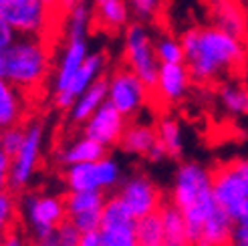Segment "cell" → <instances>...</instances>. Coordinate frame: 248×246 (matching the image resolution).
<instances>
[{"label": "cell", "instance_id": "cell-1", "mask_svg": "<svg viewBox=\"0 0 248 246\" xmlns=\"http://www.w3.org/2000/svg\"><path fill=\"white\" fill-rule=\"evenodd\" d=\"M184 51V67L190 79L198 83L220 81L244 63L242 39H236L218 27L190 29L180 39Z\"/></svg>", "mask_w": 248, "mask_h": 246}, {"label": "cell", "instance_id": "cell-2", "mask_svg": "<svg viewBox=\"0 0 248 246\" xmlns=\"http://www.w3.org/2000/svg\"><path fill=\"white\" fill-rule=\"evenodd\" d=\"M170 202L176 204L184 216L188 244H196L200 240L204 220L216 208L212 188H210V169L194 162L184 164L176 171Z\"/></svg>", "mask_w": 248, "mask_h": 246}, {"label": "cell", "instance_id": "cell-3", "mask_svg": "<svg viewBox=\"0 0 248 246\" xmlns=\"http://www.w3.org/2000/svg\"><path fill=\"white\" fill-rule=\"evenodd\" d=\"M2 79L20 91H32L45 83L48 75V51L39 36H20L0 53Z\"/></svg>", "mask_w": 248, "mask_h": 246}, {"label": "cell", "instance_id": "cell-4", "mask_svg": "<svg viewBox=\"0 0 248 246\" xmlns=\"http://www.w3.org/2000/svg\"><path fill=\"white\" fill-rule=\"evenodd\" d=\"M212 198L234 222L248 220V164L246 159H232L210 171Z\"/></svg>", "mask_w": 248, "mask_h": 246}, {"label": "cell", "instance_id": "cell-5", "mask_svg": "<svg viewBox=\"0 0 248 246\" xmlns=\"http://www.w3.org/2000/svg\"><path fill=\"white\" fill-rule=\"evenodd\" d=\"M57 6L48 0H0V20L22 36H41L55 20Z\"/></svg>", "mask_w": 248, "mask_h": 246}, {"label": "cell", "instance_id": "cell-6", "mask_svg": "<svg viewBox=\"0 0 248 246\" xmlns=\"http://www.w3.org/2000/svg\"><path fill=\"white\" fill-rule=\"evenodd\" d=\"M123 63L138 77L147 91H154L159 63L155 59L154 41L141 22H129L123 36Z\"/></svg>", "mask_w": 248, "mask_h": 246}, {"label": "cell", "instance_id": "cell-7", "mask_svg": "<svg viewBox=\"0 0 248 246\" xmlns=\"http://www.w3.org/2000/svg\"><path fill=\"white\" fill-rule=\"evenodd\" d=\"M43 123L41 121H31L24 127V139L18 152L10 157V180H8V190L16 194L24 190L31 184L36 166L41 162L43 154Z\"/></svg>", "mask_w": 248, "mask_h": 246}, {"label": "cell", "instance_id": "cell-8", "mask_svg": "<svg viewBox=\"0 0 248 246\" xmlns=\"http://www.w3.org/2000/svg\"><path fill=\"white\" fill-rule=\"evenodd\" d=\"M121 180V169L115 159L101 157L97 162L87 164H73L65 171V184L71 192H91L99 190L105 192L115 188Z\"/></svg>", "mask_w": 248, "mask_h": 246}, {"label": "cell", "instance_id": "cell-9", "mask_svg": "<svg viewBox=\"0 0 248 246\" xmlns=\"http://www.w3.org/2000/svg\"><path fill=\"white\" fill-rule=\"evenodd\" d=\"M105 81H107V101L125 119L133 117L145 105L150 91L125 65L117 67Z\"/></svg>", "mask_w": 248, "mask_h": 246}, {"label": "cell", "instance_id": "cell-10", "mask_svg": "<svg viewBox=\"0 0 248 246\" xmlns=\"http://www.w3.org/2000/svg\"><path fill=\"white\" fill-rule=\"evenodd\" d=\"M22 208H24V216L29 220V226L34 234V240L46 236L48 232H53L67 218L65 202L57 198V196L29 194L22 202Z\"/></svg>", "mask_w": 248, "mask_h": 246}, {"label": "cell", "instance_id": "cell-11", "mask_svg": "<svg viewBox=\"0 0 248 246\" xmlns=\"http://www.w3.org/2000/svg\"><path fill=\"white\" fill-rule=\"evenodd\" d=\"M119 198L135 220L157 212V208L164 202L157 186L147 176H131L125 180L119 190Z\"/></svg>", "mask_w": 248, "mask_h": 246}, {"label": "cell", "instance_id": "cell-12", "mask_svg": "<svg viewBox=\"0 0 248 246\" xmlns=\"http://www.w3.org/2000/svg\"><path fill=\"white\" fill-rule=\"evenodd\" d=\"M125 125H127V119L105 99L93 111V115L83 123V131L87 138H91L93 141L101 143L103 147L109 150L111 145L119 143V138L123 129H125Z\"/></svg>", "mask_w": 248, "mask_h": 246}, {"label": "cell", "instance_id": "cell-13", "mask_svg": "<svg viewBox=\"0 0 248 246\" xmlns=\"http://www.w3.org/2000/svg\"><path fill=\"white\" fill-rule=\"evenodd\" d=\"M105 63L107 59L103 53H93V55H87L83 65L77 69V73L69 79V83L65 85L63 91L55 93V105L59 109H63V111H67V109H71V105L75 103L77 97L89 87V85L101 77V73L105 69Z\"/></svg>", "mask_w": 248, "mask_h": 246}, {"label": "cell", "instance_id": "cell-14", "mask_svg": "<svg viewBox=\"0 0 248 246\" xmlns=\"http://www.w3.org/2000/svg\"><path fill=\"white\" fill-rule=\"evenodd\" d=\"M190 75L186 71L184 63L182 65H159L157 77L154 85V95L159 97V101L164 103H176L190 89Z\"/></svg>", "mask_w": 248, "mask_h": 246}, {"label": "cell", "instance_id": "cell-15", "mask_svg": "<svg viewBox=\"0 0 248 246\" xmlns=\"http://www.w3.org/2000/svg\"><path fill=\"white\" fill-rule=\"evenodd\" d=\"M89 55V45H87V36L77 34H67V46L61 57V63L57 67V77H55V93L63 91L69 79L75 75L77 69L83 65L85 57Z\"/></svg>", "mask_w": 248, "mask_h": 246}, {"label": "cell", "instance_id": "cell-16", "mask_svg": "<svg viewBox=\"0 0 248 246\" xmlns=\"http://www.w3.org/2000/svg\"><path fill=\"white\" fill-rule=\"evenodd\" d=\"M93 20H97L99 27L109 32H117L119 29H125L129 24L127 0H93L91 24Z\"/></svg>", "mask_w": 248, "mask_h": 246}, {"label": "cell", "instance_id": "cell-17", "mask_svg": "<svg viewBox=\"0 0 248 246\" xmlns=\"http://www.w3.org/2000/svg\"><path fill=\"white\" fill-rule=\"evenodd\" d=\"M105 99H107V81L99 77L71 105V121L77 123V125H83Z\"/></svg>", "mask_w": 248, "mask_h": 246}, {"label": "cell", "instance_id": "cell-18", "mask_svg": "<svg viewBox=\"0 0 248 246\" xmlns=\"http://www.w3.org/2000/svg\"><path fill=\"white\" fill-rule=\"evenodd\" d=\"M212 15L216 18V27L224 32L242 39L246 32V18L236 0H212Z\"/></svg>", "mask_w": 248, "mask_h": 246}, {"label": "cell", "instance_id": "cell-19", "mask_svg": "<svg viewBox=\"0 0 248 246\" xmlns=\"http://www.w3.org/2000/svg\"><path fill=\"white\" fill-rule=\"evenodd\" d=\"M234 220L216 206L210 216L204 220L202 232H200V240L206 242L208 246H228L232 238V230H234Z\"/></svg>", "mask_w": 248, "mask_h": 246}, {"label": "cell", "instance_id": "cell-20", "mask_svg": "<svg viewBox=\"0 0 248 246\" xmlns=\"http://www.w3.org/2000/svg\"><path fill=\"white\" fill-rule=\"evenodd\" d=\"M24 117V97L22 91L0 79V129L16 125Z\"/></svg>", "mask_w": 248, "mask_h": 246}, {"label": "cell", "instance_id": "cell-21", "mask_svg": "<svg viewBox=\"0 0 248 246\" xmlns=\"http://www.w3.org/2000/svg\"><path fill=\"white\" fill-rule=\"evenodd\" d=\"M155 127L147 125V123H133V125H125L119 145L123 147V152L133 154V155H147L150 150L155 145Z\"/></svg>", "mask_w": 248, "mask_h": 246}, {"label": "cell", "instance_id": "cell-22", "mask_svg": "<svg viewBox=\"0 0 248 246\" xmlns=\"http://www.w3.org/2000/svg\"><path fill=\"white\" fill-rule=\"evenodd\" d=\"M107 155V147H103L101 143L93 141L91 138H83L71 141L69 145L63 147V152L59 154V162L65 166H73V164H87V162H97Z\"/></svg>", "mask_w": 248, "mask_h": 246}, {"label": "cell", "instance_id": "cell-23", "mask_svg": "<svg viewBox=\"0 0 248 246\" xmlns=\"http://www.w3.org/2000/svg\"><path fill=\"white\" fill-rule=\"evenodd\" d=\"M159 220H162L164 228V242L173 244V246H190L188 236H186V222L180 212V208L171 202H162L157 208Z\"/></svg>", "mask_w": 248, "mask_h": 246}, {"label": "cell", "instance_id": "cell-24", "mask_svg": "<svg viewBox=\"0 0 248 246\" xmlns=\"http://www.w3.org/2000/svg\"><path fill=\"white\" fill-rule=\"evenodd\" d=\"M135 218L129 214L125 204L121 202L119 196L105 198L101 208V226L99 230H121V228H133Z\"/></svg>", "mask_w": 248, "mask_h": 246}, {"label": "cell", "instance_id": "cell-25", "mask_svg": "<svg viewBox=\"0 0 248 246\" xmlns=\"http://www.w3.org/2000/svg\"><path fill=\"white\" fill-rule=\"evenodd\" d=\"M155 138H157V143L164 147V154L168 157H180L182 155V150H184L182 129H180L176 119H170V117L159 119L157 125H155Z\"/></svg>", "mask_w": 248, "mask_h": 246}, {"label": "cell", "instance_id": "cell-26", "mask_svg": "<svg viewBox=\"0 0 248 246\" xmlns=\"http://www.w3.org/2000/svg\"><path fill=\"white\" fill-rule=\"evenodd\" d=\"M133 234L140 246H157L164 242V228L157 212L138 218L133 224Z\"/></svg>", "mask_w": 248, "mask_h": 246}, {"label": "cell", "instance_id": "cell-27", "mask_svg": "<svg viewBox=\"0 0 248 246\" xmlns=\"http://www.w3.org/2000/svg\"><path fill=\"white\" fill-rule=\"evenodd\" d=\"M65 202V214L75 216L81 212H91V210H101L103 202H105V194L99 190H91V192H71Z\"/></svg>", "mask_w": 248, "mask_h": 246}, {"label": "cell", "instance_id": "cell-28", "mask_svg": "<svg viewBox=\"0 0 248 246\" xmlns=\"http://www.w3.org/2000/svg\"><path fill=\"white\" fill-rule=\"evenodd\" d=\"M220 103H222V107H224L228 113L244 115L246 109H248V95H246V89L242 87L240 83L226 81V83L220 87Z\"/></svg>", "mask_w": 248, "mask_h": 246}, {"label": "cell", "instance_id": "cell-29", "mask_svg": "<svg viewBox=\"0 0 248 246\" xmlns=\"http://www.w3.org/2000/svg\"><path fill=\"white\" fill-rule=\"evenodd\" d=\"M155 59L159 65H182L184 63V51L180 41L171 39V36H162L154 43Z\"/></svg>", "mask_w": 248, "mask_h": 246}, {"label": "cell", "instance_id": "cell-30", "mask_svg": "<svg viewBox=\"0 0 248 246\" xmlns=\"http://www.w3.org/2000/svg\"><path fill=\"white\" fill-rule=\"evenodd\" d=\"M16 210H18V204H16L15 194H12L10 190L0 192V236L15 226Z\"/></svg>", "mask_w": 248, "mask_h": 246}, {"label": "cell", "instance_id": "cell-31", "mask_svg": "<svg viewBox=\"0 0 248 246\" xmlns=\"http://www.w3.org/2000/svg\"><path fill=\"white\" fill-rule=\"evenodd\" d=\"M24 139V127L22 123H16V125H10L6 129H0V150H2L8 157H12L18 147L22 145Z\"/></svg>", "mask_w": 248, "mask_h": 246}, {"label": "cell", "instance_id": "cell-32", "mask_svg": "<svg viewBox=\"0 0 248 246\" xmlns=\"http://www.w3.org/2000/svg\"><path fill=\"white\" fill-rule=\"evenodd\" d=\"M99 234H101V246H140L135 240L133 228L99 230Z\"/></svg>", "mask_w": 248, "mask_h": 246}, {"label": "cell", "instance_id": "cell-33", "mask_svg": "<svg viewBox=\"0 0 248 246\" xmlns=\"http://www.w3.org/2000/svg\"><path fill=\"white\" fill-rule=\"evenodd\" d=\"M69 222L75 226L79 232H91V230H99L101 226V210H91V212H81L75 216L67 218Z\"/></svg>", "mask_w": 248, "mask_h": 246}, {"label": "cell", "instance_id": "cell-34", "mask_svg": "<svg viewBox=\"0 0 248 246\" xmlns=\"http://www.w3.org/2000/svg\"><path fill=\"white\" fill-rule=\"evenodd\" d=\"M53 232H55V236H57L59 246H77L79 236H81V232H79L75 226H73L67 218H65L63 222H61Z\"/></svg>", "mask_w": 248, "mask_h": 246}, {"label": "cell", "instance_id": "cell-35", "mask_svg": "<svg viewBox=\"0 0 248 246\" xmlns=\"http://www.w3.org/2000/svg\"><path fill=\"white\" fill-rule=\"evenodd\" d=\"M127 6L133 10L135 16L140 18H150L162 6V0H127Z\"/></svg>", "mask_w": 248, "mask_h": 246}, {"label": "cell", "instance_id": "cell-36", "mask_svg": "<svg viewBox=\"0 0 248 246\" xmlns=\"http://www.w3.org/2000/svg\"><path fill=\"white\" fill-rule=\"evenodd\" d=\"M230 244H236V246H248V220H238V222L234 224Z\"/></svg>", "mask_w": 248, "mask_h": 246}, {"label": "cell", "instance_id": "cell-37", "mask_svg": "<svg viewBox=\"0 0 248 246\" xmlns=\"http://www.w3.org/2000/svg\"><path fill=\"white\" fill-rule=\"evenodd\" d=\"M8 180H10V157L0 150V192L8 190Z\"/></svg>", "mask_w": 248, "mask_h": 246}, {"label": "cell", "instance_id": "cell-38", "mask_svg": "<svg viewBox=\"0 0 248 246\" xmlns=\"http://www.w3.org/2000/svg\"><path fill=\"white\" fill-rule=\"evenodd\" d=\"M16 39V34H15V31H12L6 22H2L0 20V53L4 51V48H8L10 45H12V41Z\"/></svg>", "mask_w": 248, "mask_h": 246}, {"label": "cell", "instance_id": "cell-39", "mask_svg": "<svg viewBox=\"0 0 248 246\" xmlns=\"http://www.w3.org/2000/svg\"><path fill=\"white\" fill-rule=\"evenodd\" d=\"M77 246H101V234H99V230L81 232Z\"/></svg>", "mask_w": 248, "mask_h": 246}, {"label": "cell", "instance_id": "cell-40", "mask_svg": "<svg viewBox=\"0 0 248 246\" xmlns=\"http://www.w3.org/2000/svg\"><path fill=\"white\" fill-rule=\"evenodd\" d=\"M0 240H2V246H27L24 238L18 234L15 228H10L8 232H4V234L0 236Z\"/></svg>", "mask_w": 248, "mask_h": 246}, {"label": "cell", "instance_id": "cell-41", "mask_svg": "<svg viewBox=\"0 0 248 246\" xmlns=\"http://www.w3.org/2000/svg\"><path fill=\"white\" fill-rule=\"evenodd\" d=\"M36 246H59L57 236H55V232H48L46 236L39 238V240H36Z\"/></svg>", "mask_w": 248, "mask_h": 246}, {"label": "cell", "instance_id": "cell-42", "mask_svg": "<svg viewBox=\"0 0 248 246\" xmlns=\"http://www.w3.org/2000/svg\"><path fill=\"white\" fill-rule=\"evenodd\" d=\"M192 246H208V244H206V242H202V240H198V242H196V244H192Z\"/></svg>", "mask_w": 248, "mask_h": 246}, {"label": "cell", "instance_id": "cell-43", "mask_svg": "<svg viewBox=\"0 0 248 246\" xmlns=\"http://www.w3.org/2000/svg\"><path fill=\"white\" fill-rule=\"evenodd\" d=\"M157 246H173V244H168V242H162V244H157Z\"/></svg>", "mask_w": 248, "mask_h": 246}, {"label": "cell", "instance_id": "cell-44", "mask_svg": "<svg viewBox=\"0 0 248 246\" xmlns=\"http://www.w3.org/2000/svg\"><path fill=\"white\" fill-rule=\"evenodd\" d=\"M79 2H87V0H79Z\"/></svg>", "mask_w": 248, "mask_h": 246}, {"label": "cell", "instance_id": "cell-45", "mask_svg": "<svg viewBox=\"0 0 248 246\" xmlns=\"http://www.w3.org/2000/svg\"><path fill=\"white\" fill-rule=\"evenodd\" d=\"M228 246H236V244H228Z\"/></svg>", "mask_w": 248, "mask_h": 246}, {"label": "cell", "instance_id": "cell-46", "mask_svg": "<svg viewBox=\"0 0 248 246\" xmlns=\"http://www.w3.org/2000/svg\"><path fill=\"white\" fill-rule=\"evenodd\" d=\"M29 246H36V244H29Z\"/></svg>", "mask_w": 248, "mask_h": 246}, {"label": "cell", "instance_id": "cell-47", "mask_svg": "<svg viewBox=\"0 0 248 246\" xmlns=\"http://www.w3.org/2000/svg\"><path fill=\"white\" fill-rule=\"evenodd\" d=\"M0 246H2V240H0Z\"/></svg>", "mask_w": 248, "mask_h": 246}]
</instances>
